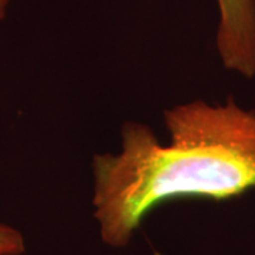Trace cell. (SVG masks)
Wrapping results in <instances>:
<instances>
[{
  "mask_svg": "<svg viewBox=\"0 0 255 255\" xmlns=\"http://www.w3.org/2000/svg\"><path fill=\"white\" fill-rule=\"evenodd\" d=\"M24 251V240L16 228L0 224V255H20Z\"/></svg>",
  "mask_w": 255,
  "mask_h": 255,
  "instance_id": "cell-3",
  "label": "cell"
},
{
  "mask_svg": "<svg viewBox=\"0 0 255 255\" xmlns=\"http://www.w3.org/2000/svg\"><path fill=\"white\" fill-rule=\"evenodd\" d=\"M9 4H10V0H0V21L6 17V14H7V9H9Z\"/></svg>",
  "mask_w": 255,
  "mask_h": 255,
  "instance_id": "cell-4",
  "label": "cell"
},
{
  "mask_svg": "<svg viewBox=\"0 0 255 255\" xmlns=\"http://www.w3.org/2000/svg\"><path fill=\"white\" fill-rule=\"evenodd\" d=\"M170 143L125 122L119 153L95 155L94 217L101 238L125 247L146 214L177 197L228 200L255 187V111L191 101L164 112Z\"/></svg>",
  "mask_w": 255,
  "mask_h": 255,
  "instance_id": "cell-1",
  "label": "cell"
},
{
  "mask_svg": "<svg viewBox=\"0 0 255 255\" xmlns=\"http://www.w3.org/2000/svg\"><path fill=\"white\" fill-rule=\"evenodd\" d=\"M220 11L216 46L227 70L255 75V0H216Z\"/></svg>",
  "mask_w": 255,
  "mask_h": 255,
  "instance_id": "cell-2",
  "label": "cell"
}]
</instances>
